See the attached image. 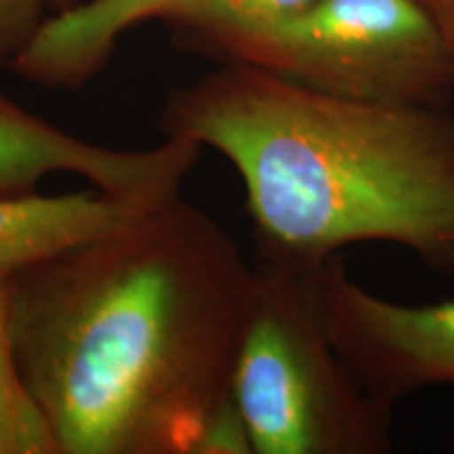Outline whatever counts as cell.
<instances>
[{
  "label": "cell",
  "instance_id": "cell-3",
  "mask_svg": "<svg viewBox=\"0 0 454 454\" xmlns=\"http://www.w3.org/2000/svg\"><path fill=\"white\" fill-rule=\"evenodd\" d=\"M322 265L270 257L254 265L230 385L254 454H385L394 446L395 406L357 381L328 331Z\"/></svg>",
  "mask_w": 454,
  "mask_h": 454
},
{
  "label": "cell",
  "instance_id": "cell-8",
  "mask_svg": "<svg viewBox=\"0 0 454 454\" xmlns=\"http://www.w3.org/2000/svg\"><path fill=\"white\" fill-rule=\"evenodd\" d=\"M158 202L162 200L122 198L95 187L55 196H0V278L118 230Z\"/></svg>",
  "mask_w": 454,
  "mask_h": 454
},
{
  "label": "cell",
  "instance_id": "cell-2",
  "mask_svg": "<svg viewBox=\"0 0 454 454\" xmlns=\"http://www.w3.org/2000/svg\"><path fill=\"white\" fill-rule=\"evenodd\" d=\"M158 129L234 167L259 257L322 265L374 242L454 268L452 107L345 99L227 64L175 89Z\"/></svg>",
  "mask_w": 454,
  "mask_h": 454
},
{
  "label": "cell",
  "instance_id": "cell-1",
  "mask_svg": "<svg viewBox=\"0 0 454 454\" xmlns=\"http://www.w3.org/2000/svg\"><path fill=\"white\" fill-rule=\"evenodd\" d=\"M253 284L234 236L179 194L11 276L17 368L59 454H192Z\"/></svg>",
  "mask_w": 454,
  "mask_h": 454
},
{
  "label": "cell",
  "instance_id": "cell-6",
  "mask_svg": "<svg viewBox=\"0 0 454 454\" xmlns=\"http://www.w3.org/2000/svg\"><path fill=\"white\" fill-rule=\"evenodd\" d=\"M204 147L164 139L147 150H116L66 133L0 93V196L36 192L51 175L72 173L95 190L137 200L177 196Z\"/></svg>",
  "mask_w": 454,
  "mask_h": 454
},
{
  "label": "cell",
  "instance_id": "cell-14",
  "mask_svg": "<svg viewBox=\"0 0 454 454\" xmlns=\"http://www.w3.org/2000/svg\"><path fill=\"white\" fill-rule=\"evenodd\" d=\"M51 3L59 4V9H66V7H72V4H76V0H51Z\"/></svg>",
  "mask_w": 454,
  "mask_h": 454
},
{
  "label": "cell",
  "instance_id": "cell-12",
  "mask_svg": "<svg viewBox=\"0 0 454 454\" xmlns=\"http://www.w3.org/2000/svg\"><path fill=\"white\" fill-rule=\"evenodd\" d=\"M47 0H0V64H11L44 21Z\"/></svg>",
  "mask_w": 454,
  "mask_h": 454
},
{
  "label": "cell",
  "instance_id": "cell-5",
  "mask_svg": "<svg viewBox=\"0 0 454 454\" xmlns=\"http://www.w3.org/2000/svg\"><path fill=\"white\" fill-rule=\"evenodd\" d=\"M326 322L357 381L389 404L419 391H454V299L397 303L348 274L334 254L320 270Z\"/></svg>",
  "mask_w": 454,
  "mask_h": 454
},
{
  "label": "cell",
  "instance_id": "cell-4",
  "mask_svg": "<svg viewBox=\"0 0 454 454\" xmlns=\"http://www.w3.org/2000/svg\"><path fill=\"white\" fill-rule=\"evenodd\" d=\"M198 49L345 99L454 101V47L414 0H317L282 24Z\"/></svg>",
  "mask_w": 454,
  "mask_h": 454
},
{
  "label": "cell",
  "instance_id": "cell-9",
  "mask_svg": "<svg viewBox=\"0 0 454 454\" xmlns=\"http://www.w3.org/2000/svg\"><path fill=\"white\" fill-rule=\"evenodd\" d=\"M0 454H59L53 431L17 368L9 278H0Z\"/></svg>",
  "mask_w": 454,
  "mask_h": 454
},
{
  "label": "cell",
  "instance_id": "cell-7",
  "mask_svg": "<svg viewBox=\"0 0 454 454\" xmlns=\"http://www.w3.org/2000/svg\"><path fill=\"white\" fill-rule=\"evenodd\" d=\"M181 3L185 0H82L44 17L9 66L38 87L78 90L104 70L124 34L164 20Z\"/></svg>",
  "mask_w": 454,
  "mask_h": 454
},
{
  "label": "cell",
  "instance_id": "cell-13",
  "mask_svg": "<svg viewBox=\"0 0 454 454\" xmlns=\"http://www.w3.org/2000/svg\"><path fill=\"white\" fill-rule=\"evenodd\" d=\"M454 47V0H414Z\"/></svg>",
  "mask_w": 454,
  "mask_h": 454
},
{
  "label": "cell",
  "instance_id": "cell-10",
  "mask_svg": "<svg viewBox=\"0 0 454 454\" xmlns=\"http://www.w3.org/2000/svg\"><path fill=\"white\" fill-rule=\"evenodd\" d=\"M317 0H185L162 21L194 47L215 38L263 30L308 11Z\"/></svg>",
  "mask_w": 454,
  "mask_h": 454
},
{
  "label": "cell",
  "instance_id": "cell-11",
  "mask_svg": "<svg viewBox=\"0 0 454 454\" xmlns=\"http://www.w3.org/2000/svg\"><path fill=\"white\" fill-rule=\"evenodd\" d=\"M192 454H254L251 429L231 391L208 414Z\"/></svg>",
  "mask_w": 454,
  "mask_h": 454
}]
</instances>
